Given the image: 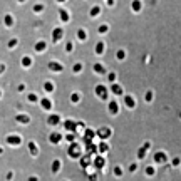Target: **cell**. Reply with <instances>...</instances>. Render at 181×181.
<instances>
[{
  "mask_svg": "<svg viewBox=\"0 0 181 181\" xmlns=\"http://www.w3.org/2000/svg\"><path fill=\"white\" fill-rule=\"evenodd\" d=\"M5 139H7V143H8V144H12V146H20L22 144V136H20V134H17V133H15V134H8Z\"/></svg>",
  "mask_w": 181,
  "mask_h": 181,
  "instance_id": "obj_1",
  "label": "cell"
},
{
  "mask_svg": "<svg viewBox=\"0 0 181 181\" xmlns=\"http://www.w3.org/2000/svg\"><path fill=\"white\" fill-rule=\"evenodd\" d=\"M62 35H64V29H62V27H55V29L52 30V42L59 44L62 40Z\"/></svg>",
  "mask_w": 181,
  "mask_h": 181,
  "instance_id": "obj_2",
  "label": "cell"
},
{
  "mask_svg": "<svg viewBox=\"0 0 181 181\" xmlns=\"http://www.w3.org/2000/svg\"><path fill=\"white\" fill-rule=\"evenodd\" d=\"M96 94L99 96V99H102V101H106L107 99V87L106 86H102V84H99L97 87H96Z\"/></svg>",
  "mask_w": 181,
  "mask_h": 181,
  "instance_id": "obj_3",
  "label": "cell"
},
{
  "mask_svg": "<svg viewBox=\"0 0 181 181\" xmlns=\"http://www.w3.org/2000/svg\"><path fill=\"white\" fill-rule=\"evenodd\" d=\"M49 71H52V72H62V71H64V65L57 61H51L49 62Z\"/></svg>",
  "mask_w": 181,
  "mask_h": 181,
  "instance_id": "obj_4",
  "label": "cell"
},
{
  "mask_svg": "<svg viewBox=\"0 0 181 181\" xmlns=\"http://www.w3.org/2000/svg\"><path fill=\"white\" fill-rule=\"evenodd\" d=\"M15 121H17L18 124L27 126V124L30 123V116H29V114H15Z\"/></svg>",
  "mask_w": 181,
  "mask_h": 181,
  "instance_id": "obj_5",
  "label": "cell"
},
{
  "mask_svg": "<svg viewBox=\"0 0 181 181\" xmlns=\"http://www.w3.org/2000/svg\"><path fill=\"white\" fill-rule=\"evenodd\" d=\"M40 106H42L45 111H51L52 109V101H51V97H47V96H44V97H40Z\"/></svg>",
  "mask_w": 181,
  "mask_h": 181,
  "instance_id": "obj_6",
  "label": "cell"
},
{
  "mask_svg": "<svg viewBox=\"0 0 181 181\" xmlns=\"http://www.w3.org/2000/svg\"><path fill=\"white\" fill-rule=\"evenodd\" d=\"M32 64H34V59L30 57V55H24V57L20 59V65L24 67V69H29Z\"/></svg>",
  "mask_w": 181,
  "mask_h": 181,
  "instance_id": "obj_7",
  "label": "cell"
},
{
  "mask_svg": "<svg viewBox=\"0 0 181 181\" xmlns=\"http://www.w3.org/2000/svg\"><path fill=\"white\" fill-rule=\"evenodd\" d=\"M111 92L114 96H123L124 94V89H123V86H119V84H111Z\"/></svg>",
  "mask_w": 181,
  "mask_h": 181,
  "instance_id": "obj_8",
  "label": "cell"
},
{
  "mask_svg": "<svg viewBox=\"0 0 181 181\" xmlns=\"http://www.w3.org/2000/svg\"><path fill=\"white\" fill-rule=\"evenodd\" d=\"M45 49H47V42H45V40H39V42H37L35 45H34V51H35L37 54H40V52H44V51H45Z\"/></svg>",
  "mask_w": 181,
  "mask_h": 181,
  "instance_id": "obj_9",
  "label": "cell"
},
{
  "mask_svg": "<svg viewBox=\"0 0 181 181\" xmlns=\"http://www.w3.org/2000/svg\"><path fill=\"white\" fill-rule=\"evenodd\" d=\"M4 24H5V27H7V29L14 27V24H15L14 15H12V14H5V17H4Z\"/></svg>",
  "mask_w": 181,
  "mask_h": 181,
  "instance_id": "obj_10",
  "label": "cell"
},
{
  "mask_svg": "<svg viewBox=\"0 0 181 181\" xmlns=\"http://www.w3.org/2000/svg\"><path fill=\"white\" fill-rule=\"evenodd\" d=\"M124 102H126V106H127L129 109H134V107H136V99H134L131 94H126V96H124Z\"/></svg>",
  "mask_w": 181,
  "mask_h": 181,
  "instance_id": "obj_11",
  "label": "cell"
},
{
  "mask_svg": "<svg viewBox=\"0 0 181 181\" xmlns=\"http://www.w3.org/2000/svg\"><path fill=\"white\" fill-rule=\"evenodd\" d=\"M44 89H45V92H47V94H52V92H54V89H55V84L52 82V81H44Z\"/></svg>",
  "mask_w": 181,
  "mask_h": 181,
  "instance_id": "obj_12",
  "label": "cell"
},
{
  "mask_svg": "<svg viewBox=\"0 0 181 181\" xmlns=\"http://www.w3.org/2000/svg\"><path fill=\"white\" fill-rule=\"evenodd\" d=\"M61 123V116L59 114H51V116L47 117V124H51V126H55V124Z\"/></svg>",
  "mask_w": 181,
  "mask_h": 181,
  "instance_id": "obj_13",
  "label": "cell"
},
{
  "mask_svg": "<svg viewBox=\"0 0 181 181\" xmlns=\"http://www.w3.org/2000/svg\"><path fill=\"white\" fill-rule=\"evenodd\" d=\"M49 141L54 143V144H57V143L62 141V134H59V133H51V136H49Z\"/></svg>",
  "mask_w": 181,
  "mask_h": 181,
  "instance_id": "obj_14",
  "label": "cell"
},
{
  "mask_svg": "<svg viewBox=\"0 0 181 181\" xmlns=\"http://www.w3.org/2000/svg\"><path fill=\"white\" fill-rule=\"evenodd\" d=\"M27 146H29V151H30V154H32V156L39 154V148H37V144L34 141H29V143H27Z\"/></svg>",
  "mask_w": 181,
  "mask_h": 181,
  "instance_id": "obj_15",
  "label": "cell"
},
{
  "mask_svg": "<svg viewBox=\"0 0 181 181\" xmlns=\"http://www.w3.org/2000/svg\"><path fill=\"white\" fill-rule=\"evenodd\" d=\"M109 112L111 114H117L119 112V106H117L116 101H109Z\"/></svg>",
  "mask_w": 181,
  "mask_h": 181,
  "instance_id": "obj_16",
  "label": "cell"
},
{
  "mask_svg": "<svg viewBox=\"0 0 181 181\" xmlns=\"http://www.w3.org/2000/svg\"><path fill=\"white\" fill-rule=\"evenodd\" d=\"M89 15L92 18H96V17H99V15H101V7H99V5H94V7L90 8V12H89Z\"/></svg>",
  "mask_w": 181,
  "mask_h": 181,
  "instance_id": "obj_17",
  "label": "cell"
},
{
  "mask_svg": "<svg viewBox=\"0 0 181 181\" xmlns=\"http://www.w3.org/2000/svg\"><path fill=\"white\" fill-rule=\"evenodd\" d=\"M94 51H96V54H97V55H102V52H104V42H102V40H99V42L96 44Z\"/></svg>",
  "mask_w": 181,
  "mask_h": 181,
  "instance_id": "obj_18",
  "label": "cell"
},
{
  "mask_svg": "<svg viewBox=\"0 0 181 181\" xmlns=\"http://www.w3.org/2000/svg\"><path fill=\"white\" fill-rule=\"evenodd\" d=\"M59 14H61V20L62 22H69L71 20V15H69V12H67V10L61 8V12H59Z\"/></svg>",
  "mask_w": 181,
  "mask_h": 181,
  "instance_id": "obj_19",
  "label": "cell"
},
{
  "mask_svg": "<svg viewBox=\"0 0 181 181\" xmlns=\"http://www.w3.org/2000/svg\"><path fill=\"white\" fill-rule=\"evenodd\" d=\"M27 101H30V102H39L40 97L35 94V92H27Z\"/></svg>",
  "mask_w": 181,
  "mask_h": 181,
  "instance_id": "obj_20",
  "label": "cell"
},
{
  "mask_svg": "<svg viewBox=\"0 0 181 181\" xmlns=\"http://www.w3.org/2000/svg\"><path fill=\"white\" fill-rule=\"evenodd\" d=\"M77 39H79L81 42H84V40L87 39V32L84 29H79V30H77Z\"/></svg>",
  "mask_w": 181,
  "mask_h": 181,
  "instance_id": "obj_21",
  "label": "cell"
},
{
  "mask_svg": "<svg viewBox=\"0 0 181 181\" xmlns=\"http://www.w3.org/2000/svg\"><path fill=\"white\" fill-rule=\"evenodd\" d=\"M99 136H101L102 139L109 138V136H111V129H106V127H102V129H99Z\"/></svg>",
  "mask_w": 181,
  "mask_h": 181,
  "instance_id": "obj_22",
  "label": "cell"
},
{
  "mask_svg": "<svg viewBox=\"0 0 181 181\" xmlns=\"http://www.w3.org/2000/svg\"><path fill=\"white\" fill-rule=\"evenodd\" d=\"M61 166H62V164H61V161H59V160H54V163H52V173H59V169H61Z\"/></svg>",
  "mask_w": 181,
  "mask_h": 181,
  "instance_id": "obj_23",
  "label": "cell"
},
{
  "mask_svg": "<svg viewBox=\"0 0 181 181\" xmlns=\"http://www.w3.org/2000/svg\"><path fill=\"white\" fill-rule=\"evenodd\" d=\"M94 72L97 74H106V67L102 64H94Z\"/></svg>",
  "mask_w": 181,
  "mask_h": 181,
  "instance_id": "obj_24",
  "label": "cell"
},
{
  "mask_svg": "<svg viewBox=\"0 0 181 181\" xmlns=\"http://www.w3.org/2000/svg\"><path fill=\"white\" fill-rule=\"evenodd\" d=\"M17 45H18V39H17V37L10 39V40H8V44H7V47H8V49H15Z\"/></svg>",
  "mask_w": 181,
  "mask_h": 181,
  "instance_id": "obj_25",
  "label": "cell"
},
{
  "mask_svg": "<svg viewBox=\"0 0 181 181\" xmlns=\"http://www.w3.org/2000/svg\"><path fill=\"white\" fill-rule=\"evenodd\" d=\"M44 8H45V5H44V4H35L32 10H34V14H40V12H44Z\"/></svg>",
  "mask_w": 181,
  "mask_h": 181,
  "instance_id": "obj_26",
  "label": "cell"
},
{
  "mask_svg": "<svg viewBox=\"0 0 181 181\" xmlns=\"http://www.w3.org/2000/svg\"><path fill=\"white\" fill-rule=\"evenodd\" d=\"M71 101H72L74 104H76V102H79V101H81V92H77V90H76V92H72V96H71Z\"/></svg>",
  "mask_w": 181,
  "mask_h": 181,
  "instance_id": "obj_27",
  "label": "cell"
},
{
  "mask_svg": "<svg viewBox=\"0 0 181 181\" xmlns=\"http://www.w3.org/2000/svg\"><path fill=\"white\" fill-rule=\"evenodd\" d=\"M131 7H133V10H134V12H139V10H141V2H139V0H134Z\"/></svg>",
  "mask_w": 181,
  "mask_h": 181,
  "instance_id": "obj_28",
  "label": "cell"
},
{
  "mask_svg": "<svg viewBox=\"0 0 181 181\" xmlns=\"http://www.w3.org/2000/svg\"><path fill=\"white\" fill-rule=\"evenodd\" d=\"M81 71H82V64H81V62L74 64V67H72V72H74V74H79Z\"/></svg>",
  "mask_w": 181,
  "mask_h": 181,
  "instance_id": "obj_29",
  "label": "cell"
},
{
  "mask_svg": "<svg viewBox=\"0 0 181 181\" xmlns=\"http://www.w3.org/2000/svg\"><path fill=\"white\" fill-rule=\"evenodd\" d=\"M109 30V25L107 24H102V25H99V34H106Z\"/></svg>",
  "mask_w": 181,
  "mask_h": 181,
  "instance_id": "obj_30",
  "label": "cell"
},
{
  "mask_svg": "<svg viewBox=\"0 0 181 181\" xmlns=\"http://www.w3.org/2000/svg\"><path fill=\"white\" fill-rule=\"evenodd\" d=\"M117 59H119V61H123V59H126V51H123V49H121V51H117V55H116Z\"/></svg>",
  "mask_w": 181,
  "mask_h": 181,
  "instance_id": "obj_31",
  "label": "cell"
},
{
  "mask_svg": "<svg viewBox=\"0 0 181 181\" xmlns=\"http://www.w3.org/2000/svg\"><path fill=\"white\" fill-rule=\"evenodd\" d=\"M107 81H109L111 84H114V82H116V74H114V72L107 74Z\"/></svg>",
  "mask_w": 181,
  "mask_h": 181,
  "instance_id": "obj_32",
  "label": "cell"
},
{
  "mask_svg": "<svg viewBox=\"0 0 181 181\" xmlns=\"http://www.w3.org/2000/svg\"><path fill=\"white\" fill-rule=\"evenodd\" d=\"M72 51H74V44L67 42V44H65V52H72Z\"/></svg>",
  "mask_w": 181,
  "mask_h": 181,
  "instance_id": "obj_33",
  "label": "cell"
},
{
  "mask_svg": "<svg viewBox=\"0 0 181 181\" xmlns=\"http://www.w3.org/2000/svg\"><path fill=\"white\" fill-rule=\"evenodd\" d=\"M114 174H116L117 178H119V176H123V169H121L119 166H116V168H114Z\"/></svg>",
  "mask_w": 181,
  "mask_h": 181,
  "instance_id": "obj_34",
  "label": "cell"
},
{
  "mask_svg": "<svg viewBox=\"0 0 181 181\" xmlns=\"http://www.w3.org/2000/svg\"><path fill=\"white\" fill-rule=\"evenodd\" d=\"M64 126L67 127V129H74V123H72V121H65Z\"/></svg>",
  "mask_w": 181,
  "mask_h": 181,
  "instance_id": "obj_35",
  "label": "cell"
},
{
  "mask_svg": "<svg viewBox=\"0 0 181 181\" xmlns=\"http://www.w3.org/2000/svg\"><path fill=\"white\" fill-rule=\"evenodd\" d=\"M146 174H148V176H153V174H154V168H153V166L146 168Z\"/></svg>",
  "mask_w": 181,
  "mask_h": 181,
  "instance_id": "obj_36",
  "label": "cell"
},
{
  "mask_svg": "<svg viewBox=\"0 0 181 181\" xmlns=\"http://www.w3.org/2000/svg\"><path fill=\"white\" fill-rule=\"evenodd\" d=\"M99 149H101V153H106L109 149V146L106 144V143H101V148H99Z\"/></svg>",
  "mask_w": 181,
  "mask_h": 181,
  "instance_id": "obj_37",
  "label": "cell"
},
{
  "mask_svg": "<svg viewBox=\"0 0 181 181\" xmlns=\"http://www.w3.org/2000/svg\"><path fill=\"white\" fill-rule=\"evenodd\" d=\"M146 101H153V90H148V92H146Z\"/></svg>",
  "mask_w": 181,
  "mask_h": 181,
  "instance_id": "obj_38",
  "label": "cell"
},
{
  "mask_svg": "<svg viewBox=\"0 0 181 181\" xmlns=\"http://www.w3.org/2000/svg\"><path fill=\"white\" fill-rule=\"evenodd\" d=\"M102 164H104V160H102V158H97V160H96V166H99V168H101Z\"/></svg>",
  "mask_w": 181,
  "mask_h": 181,
  "instance_id": "obj_39",
  "label": "cell"
},
{
  "mask_svg": "<svg viewBox=\"0 0 181 181\" xmlns=\"http://www.w3.org/2000/svg\"><path fill=\"white\" fill-rule=\"evenodd\" d=\"M12 178H14V171H8L7 173V181H12Z\"/></svg>",
  "mask_w": 181,
  "mask_h": 181,
  "instance_id": "obj_40",
  "label": "cell"
},
{
  "mask_svg": "<svg viewBox=\"0 0 181 181\" xmlns=\"http://www.w3.org/2000/svg\"><path fill=\"white\" fill-rule=\"evenodd\" d=\"M25 90V84H18V92H24Z\"/></svg>",
  "mask_w": 181,
  "mask_h": 181,
  "instance_id": "obj_41",
  "label": "cell"
},
{
  "mask_svg": "<svg viewBox=\"0 0 181 181\" xmlns=\"http://www.w3.org/2000/svg\"><path fill=\"white\" fill-rule=\"evenodd\" d=\"M65 139H67V141H74V134H67V136H65Z\"/></svg>",
  "mask_w": 181,
  "mask_h": 181,
  "instance_id": "obj_42",
  "label": "cell"
},
{
  "mask_svg": "<svg viewBox=\"0 0 181 181\" xmlns=\"http://www.w3.org/2000/svg\"><path fill=\"white\" fill-rule=\"evenodd\" d=\"M5 72V64H0V74Z\"/></svg>",
  "mask_w": 181,
  "mask_h": 181,
  "instance_id": "obj_43",
  "label": "cell"
},
{
  "mask_svg": "<svg viewBox=\"0 0 181 181\" xmlns=\"http://www.w3.org/2000/svg\"><path fill=\"white\" fill-rule=\"evenodd\" d=\"M136 168H138V164L134 163V164H131V168H129V169H131V171H136Z\"/></svg>",
  "mask_w": 181,
  "mask_h": 181,
  "instance_id": "obj_44",
  "label": "cell"
},
{
  "mask_svg": "<svg viewBox=\"0 0 181 181\" xmlns=\"http://www.w3.org/2000/svg\"><path fill=\"white\" fill-rule=\"evenodd\" d=\"M29 181H39V178H37V176H30Z\"/></svg>",
  "mask_w": 181,
  "mask_h": 181,
  "instance_id": "obj_45",
  "label": "cell"
},
{
  "mask_svg": "<svg viewBox=\"0 0 181 181\" xmlns=\"http://www.w3.org/2000/svg\"><path fill=\"white\" fill-rule=\"evenodd\" d=\"M107 2V5H114V0H106Z\"/></svg>",
  "mask_w": 181,
  "mask_h": 181,
  "instance_id": "obj_46",
  "label": "cell"
},
{
  "mask_svg": "<svg viewBox=\"0 0 181 181\" xmlns=\"http://www.w3.org/2000/svg\"><path fill=\"white\" fill-rule=\"evenodd\" d=\"M17 2H18V4H25L27 0H17Z\"/></svg>",
  "mask_w": 181,
  "mask_h": 181,
  "instance_id": "obj_47",
  "label": "cell"
},
{
  "mask_svg": "<svg viewBox=\"0 0 181 181\" xmlns=\"http://www.w3.org/2000/svg\"><path fill=\"white\" fill-rule=\"evenodd\" d=\"M59 4H64V2H67V0H57Z\"/></svg>",
  "mask_w": 181,
  "mask_h": 181,
  "instance_id": "obj_48",
  "label": "cell"
},
{
  "mask_svg": "<svg viewBox=\"0 0 181 181\" xmlns=\"http://www.w3.org/2000/svg\"><path fill=\"white\" fill-rule=\"evenodd\" d=\"M2 153H4V148H2V146H0V154H2Z\"/></svg>",
  "mask_w": 181,
  "mask_h": 181,
  "instance_id": "obj_49",
  "label": "cell"
},
{
  "mask_svg": "<svg viewBox=\"0 0 181 181\" xmlns=\"http://www.w3.org/2000/svg\"><path fill=\"white\" fill-rule=\"evenodd\" d=\"M2 96H4V92H2V89H0V99H2Z\"/></svg>",
  "mask_w": 181,
  "mask_h": 181,
  "instance_id": "obj_50",
  "label": "cell"
}]
</instances>
